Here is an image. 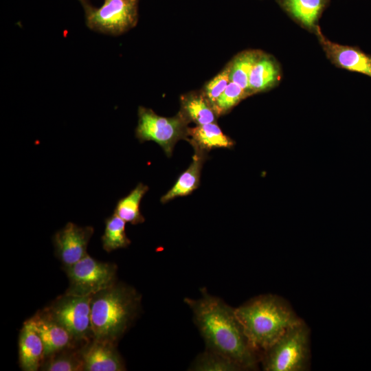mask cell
I'll return each instance as SVG.
<instances>
[{
  "label": "cell",
  "mask_w": 371,
  "mask_h": 371,
  "mask_svg": "<svg viewBox=\"0 0 371 371\" xmlns=\"http://www.w3.org/2000/svg\"><path fill=\"white\" fill-rule=\"evenodd\" d=\"M202 297L184 302L192 310L195 324L207 349L238 364L243 370H254L260 355L249 344L234 308L201 289Z\"/></svg>",
  "instance_id": "1"
},
{
  "label": "cell",
  "mask_w": 371,
  "mask_h": 371,
  "mask_svg": "<svg viewBox=\"0 0 371 371\" xmlns=\"http://www.w3.org/2000/svg\"><path fill=\"white\" fill-rule=\"evenodd\" d=\"M234 310L249 344L259 354L302 321L286 300L273 294L256 297Z\"/></svg>",
  "instance_id": "2"
},
{
  "label": "cell",
  "mask_w": 371,
  "mask_h": 371,
  "mask_svg": "<svg viewBox=\"0 0 371 371\" xmlns=\"http://www.w3.org/2000/svg\"><path fill=\"white\" fill-rule=\"evenodd\" d=\"M140 296L132 288L114 284L92 295L91 333L95 339L116 341L134 319Z\"/></svg>",
  "instance_id": "3"
},
{
  "label": "cell",
  "mask_w": 371,
  "mask_h": 371,
  "mask_svg": "<svg viewBox=\"0 0 371 371\" xmlns=\"http://www.w3.org/2000/svg\"><path fill=\"white\" fill-rule=\"evenodd\" d=\"M310 359V329L302 320L260 354L265 371H304Z\"/></svg>",
  "instance_id": "4"
},
{
  "label": "cell",
  "mask_w": 371,
  "mask_h": 371,
  "mask_svg": "<svg viewBox=\"0 0 371 371\" xmlns=\"http://www.w3.org/2000/svg\"><path fill=\"white\" fill-rule=\"evenodd\" d=\"M190 122L181 111L174 117H166L157 115L150 109L139 106L135 137L140 142H155L170 157L179 139L187 140Z\"/></svg>",
  "instance_id": "5"
},
{
  "label": "cell",
  "mask_w": 371,
  "mask_h": 371,
  "mask_svg": "<svg viewBox=\"0 0 371 371\" xmlns=\"http://www.w3.org/2000/svg\"><path fill=\"white\" fill-rule=\"evenodd\" d=\"M65 268L69 278L65 294L92 296L115 284L116 265L100 262L88 254Z\"/></svg>",
  "instance_id": "6"
},
{
  "label": "cell",
  "mask_w": 371,
  "mask_h": 371,
  "mask_svg": "<svg viewBox=\"0 0 371 371\" xmlns=\"http://www.w3.org/2000/svg\"><path fill=\"white\" fill-rule=\"evenodd\" d=\"M139 0H104L98 8L85 6L86 24L104 34L120 35L135 26Z\"/></svg>",
  "instance_id": "7"
},
{
  "label": "cell",
  "mask_w": 371,
  "mask_h": 371,
  "mask_svg": "<svg viewBox=\"0 0 371 371\" xmlns=\"http://www.w3.org/2000/svg\"><path fill=\"white\" fill-rule=\"evenodd\" d=\"M91 298L92 296L65 293L52 303L47 313L69 332L74 338H86L91 333Z\"/></svg>",
  "instance_id": "8"
},
{
  "label": "cell",
  "mask_w": 371,
  "mask_h": 371,
  "mask_svg": "<svg viewBox=\"0 0 371 371\" xmlns=\"http://www.w3.org/2000/svg\"><path fill=\"white\" fill-rule=\"evenodd\" d=\"M93 234L91 226L80 227L71 222L55 233V253L65 267L76 263L87 255V245Z\"/></svg>",
  "instance_id": "9"
},
{
  "label": "cell",
  "mask_w": 371,
  "mask_h": 371,
  "mask_svg": "<svg viewBox=\"0 0 371 371\" xmlns=\"http://www.w3.org/2000/svg\"><path fill=\"white\" fill-rule=\"evenodd\" d=\"M328 59L336 67L371 77V55L358 47L343 45L328 39L317 25L313 32Z\"/></svg>",
  "instance_id": "10"
},
{
  "label": "cell",
  "mask_w": 371,
  "mask_h": 371,
  "mask_svg": "<svg viewBox=\"0 0 371 371\" xmlns=\"http://www.w3.org/2000/svg\"><path fill=\"white\" fill-rule=\"evenodd\" d=\"M83 370L122 371L125 370L114 343L95 339L82 355Z\"/></svg>",
  "instance_id": "11"
},
{
  "label": "cell",
  "mask_w": 371,
  "mask_h": 371,
  "mask_svg": "<svg viewBox=\"0 0 371 371\" xmlns=\"http://www.w3.org/2000/svg\"><path fill=\"white\" fill-rule=\"evenodd\" d=\"M27 322L40 336L44 346L45 357L67 347L74 338L69 332L47 313L36 315Z\"/></svg>",
  "instance_id": "12"
},
{
  "label": "cell",
  "mask_w": 371,
  "mask_h": 371,
  "mask_svg": "<svg viewBox=\"0 0 371 371\" xmlns=\"http://www.w3.org/2000/svg\"><path fill=\"white\" fill-rule=\"evenodd\" d=\"M281 8L297 24L314 32L330 0H276Z\"/></svg>",
  "instance_id": "13"
},
{
  "label": "cell",
  "mask_w": 371,
  "mask_h": 371,
  "mask_svg": "<svg viewBox=\"0 0 371 371\" xmlns=\"http://www.w3.org/2000/svg\"><path fill=\"white\" fill-rule=\"evenodd\" d=\"M282 76L279 63L263 52L254 64L249 78L250 95L269 91L278 85Z\"/></svg>",
  "instance_id": "14"
},
{
  "label": "cell",
  "mask_w": 371,
  "mask_h": 371,
  "mask_svg": "<svg viewBox=\"0 0 371 371\" xmlns=\"http://www.w3.org/2000/svg\"><path fill=\"white\" fill-rule=\"evenodd\" d=\"M187 141L194 150L207 153L214 148H232L234 142L225 135L216 122L188 127Z\"/></svg>",
  "instance_id": "15"
},
{
  "label": "cell",
  "mask_w": 371,
  "mask_h": 371,
  "mask_svg": "<svg viewBox=\"0 0 371 371\" xmlns=\"http://www.w3.org/2000/svg\"><path fill=\"white\" fill-rule=\"evenodd\" d=\"M19 361L25 371H36L45 357L43 341L32 328L25 322L21 330L19 341Z\"/></svg>",
  "instance_id": "16"
},
{
  "label": "cell",
  "mask_w": 371,
  "mask_h": 371,
  "mask_svg": "<svg viewBox=\"0 0 371 371\" xmlns=\"http://www.w3.org/2000/svg\"><path fill=\"white\" fill-rule=\"evenodd\" d=\"M180 111L196 125L216 122L218 117L203 91L191 92L181 97Z\"/></svg>",
  "instance_id": "17"
},
{
  "label": "cell",
  "mask_w": 371,
  "mask_h": 371,
  "mask_svg": "<svg viewBox=\"0 0 371 371\" xmlns=\"http://www.w3.org/2000/svg\"><path fill=\"white\" fill-rule=\"evenodd\" d=\"M207 153L194 150V155L190 166L177 179L173 187L161 198L165 203L177 196L190 194L199 186L200 175Z\"/></svg>",
  "instance_id": "18"
},
{
  "label": "cell",
  "mask_w": 371,
  "mask_h": 371,
  "mask_svg": "<svg viewBox=\"0 0 371 371\" xmlns=\"http://www.w3.org/2000/svg\"><path fill=\"white\" fill-rule=\"evenodd\" d=\"M148 190L146 185L139 183L127 196L117 201L114 214L132 225L144 223L145 219L140 212L139 205Z\"/></svg>",
  "instance_id": "19"
},
{
  "label": "cell",
  "mask_w": 371,
  "mask_h": 371,
  "mask_svg": "<svg viewBox=\"0 0 371 371\" xmlns=\"http://www.w3.org/2000/svg\"><path fill=\"white\" fill-rule=\"evenodd\" d=\"M263 53L259 49H248L238 53L229 63L230 81L249 92V78L251 71Z\"/></svg>",
  "instance_id": "20"
},
{
  "label": "cell",
  "mask_w": 371,
  "mask_h": 371,
  "mask_svg": "<svg viewBox=\"0 0 371 371\" xmlns=\"http://www.w3.org/2000/svg\"><path fill=\"white\" fill-rule=\"evenodd\" d=\"M126 223L115 214L105 219L104 232L101 239L103 249L106 251L125 248L131 244L126 234Z\"/></svg>",
  "instance_id": "21"
},
{
  "label": "cell",
  "mask_w": 371,
  "mask_h": 371,
  "mask_svg": "<svg viewBox=\"0 0 371 371\" xmlns=\"http://www.w3.org/2000/svg\"><path fill=\"white\" fill-rule=\"evenodd\" d=\"M190 370L196 371L243 370L232 360L208 349L196 358Z\"/></svg>",
  "instance_id": "22"
},
{
  "label": "cell",
  "mask_w": 371,
  "mask_h": 371,
  "mask_svg": "<svg viewBox=\"0 0 371 371\" xmlns=\"http://www.w3.org/2000/svg\"><path fill=\"white\" fill-rule=\"evenodd\" d=\"M250 96L247 91L240 85L230 81L214 104V109L218 116L229 112L242 100Z\"/></svg>",
  "instance_id": "23"
},
{
  "label": "cell",
  "mask_w": 371,
  "mask_h": 371,
  "mask_svg": "<svg viewBox=\"0 0 371 371\" xmlns=\"http://www.w3.org/2000/svg\"><path fill=\"white\" fill-rule=\"evenodd\" d=\"M230 82L229 67L227 65L205 86L203 92L214 106ZM214 107V106H213Z\"/></svg>",
  "instance_id": "24"
},
{
  "label": "cell",
  "mask_w": 371,
  "mask_h": 371,
  "mask_svg": "<svg viewBox=\"0 0 371 371\" xmlns=\"http://www.w3.org/2000/svg\"><path fill=\"white\" fill-rule=\"evenodd\" d=\"M44 370L47 371H76L83 370V363L69 356H60L52 359L45 363Z\"/></svg>",
  "instance_id": "25"
}]
</instances>
